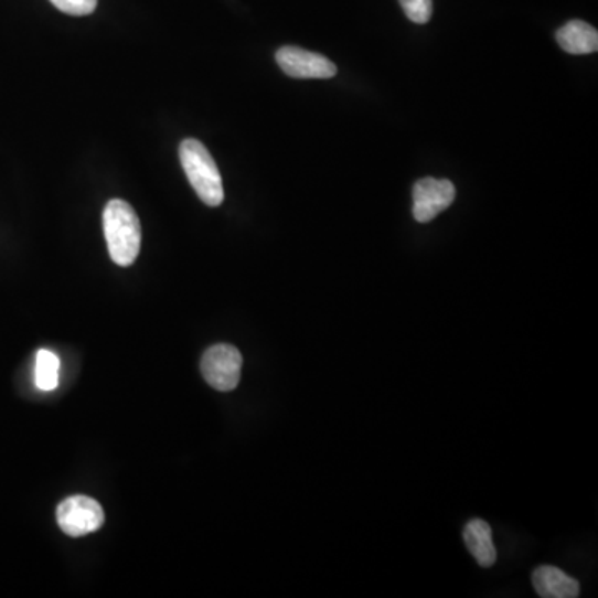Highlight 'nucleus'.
<instances>
[{
    "mask_svg": "<svg viewBox=\"0 0 598 598\" xmlns=\"http://www.w3.org/2000/svg\"><path fill=\"white\" fill-rule=\"evenodd\" d=\"M104 232L110 258L118 266L134 265L140 253L141 226L130 203L111 200L104 210Z\"/></svg>",
    "mask_w": 598,
    "mask_h": 598,
    "instance_id": "obj_1",
    "label": "nucleus"
},
{
    "mask_svg": "<svg viewBox=\"0 0 598 598\" xmlns=\"http://www.w3.org/2000/svg\"><path fill=\"white\" fill-rule=\"evenodd\" d=\"M180 160H182L186 179L192 183L200 200L209 206L222 205L225 200L222 175L205 145L193 138L182 141Z\"/></svg>",
    "mask_w": 598,
    "mask_h": 598,
    "instance_id": "obj_2",
    "label": "nucleus"
},
{
    "mask_svg": "<svg viewBox=\"0 0 598 598\" xmlns=\"http://www.w3.org/2000/svg\"><path fill=\"white\" fill-rule=\"evenodd\" d=\"M57 524L68 537H84L100 531L105 522L104 509L95 499L74 495L57 508Z\"/></svg>",
    "mask_w": 598,
    "mask_h": 598,
    "instance_id": "obj_3",
    "label": "nucleus"
},
{
    "mask_svg": "<svg viewBox=\"0 0 598 598\" xmlns=\"http://www.w3.org/2000/svg\"><path fill=\"white\" fill-rule=\"evenodd\" d=\"M243 356L232 344H215L202 357V374L213 389L228 393L238 386Z\"/></svg>",
    "mask_w": 598,
    "mask_h": 598,
    "instance_id": "obj_4",
    "label": "nucleus"
},
{
    "mask_svg": "<svg viewBox=\"0 0 598 598\" xmlns=\"http://www.w3.org/2000/svg\"><path fill=\"white\" fill-rule=\"evenodd\" d=\"M413 215L416 222L429 223L456 200V186L449 180L433 177L419 180L413 190Z\"/></svg>",
    "mask_w": 598,
    "mask_h": 598,
    "instance_id": "obj_5",
    "label": "nucleus"
},
{
    "mask_svg": "<svg viewBox=\"0 0 598 598\" xmlns=\"http://www.w3.org/2000/svg\"><path fill=\"white\" fill-rule=\"evenodd\" d=\"M276 62L286 75L295 78H331L338 74L330 58L291 45L276 52Z\"/></svg>",
    "mask_w": 598,
    "mask_h": 598,
    "instance_id": "obj_6",
    "label": "nucleus"
},
{
    "mask_svg": "<svg viewBox=\"0 0 598 598\" xmlns=\"http://www.w3.org/2000/svg\"><path fill=\"white\" fill-rule=\"evenodd\" d=\"M532 584L542 598H575L580 595V584L552 565L535 568Z\"/></svg>",
    "mask_w": 598,
    "mask_h": 598,
    "instance_id": "obj_7",
    "label": "nucleus"
},
{
    "mask_svg": "<svg viewBox=\"0 0 598 598\" xmlns=\"http://www.w3.org/2000/svg\"><path fill=\"white\" fill-rule=\"evenodd\" d=\"M562 51L570 55L595 54L598 51V32L584 21H570L555 34Z\"/></svg>",
    "mask_w": 598,
    "mask_h": 598,
    "instance_id": "obj_8",
    "label": "nucleus"
},
{
    "mask_svg": "<svg viewBox=\"0 0 598 598\" xmlns=\"http://www.w3.org/2000/svg\"><path fill=\"white\" fill-rule=\"evenodd\" d=\"M464 542L481 567H492L498 560V551H495L491 525L488 522L481 519L469 522L464 528Z\"/></svg>",
    "mask_w": 598,
    "mask_h": 598,
    "instance_id": "obj_9",
    "label": "nucleus"
},
{
    "mask_svg": "<svg viewBox=\"0 0 598 598\" xmlns=\"http://www.w3.org/2000/svg\"><path fill=\"white\" fill-rule=\"evenodd\" d=\"M58 373H61V360L52 351L41 350L38 353V366H35V384L41 391H54L58 387Z\"/></svg>",
    "mask_w": 598,
    "mask_h": 598,
    "instance_id": "obj_10",
    "label": "nucleus"
},
{
    "mask_svg": "<svg viewBox=\"0 0 598 598\" xmlns=\"http://www.w3.org/2000/svg\"><path fill=\"white\" fill-rule=\"evenodd\" d=\"M401 8L409 21L426 24L433 18V0H399Z\"/></svg>",
    "mask_w": 598,
    "mask_h": 598,
    "instance_id": "obj_11",
    "label": "nucleus"
},
{
    "mask_svg": "<svg viewBox=\"0 0 598 598\" xmlns=\"http://www.w3.org/2000/svg\"><path fill=\"white\" fill-rule=\"evenodd\" d=\"M52 4L68 15H88L97 9L98 0H51Z\"/></svg>",
    "mask_w": 598,
    "mask_h": 598,
    "instance_id": "obj_12",
    "label": "nucleus"
}]
</instances>
